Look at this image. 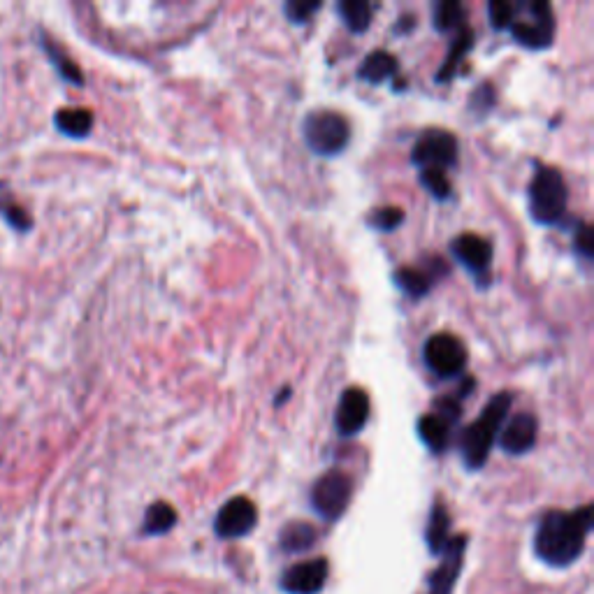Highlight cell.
Listing matches in <instances>:
<instances>
[{
	"label": "cell",
	"mask_w": 594,
	"mask_h": 594,
	"mask_svg": "<svg viewBox=\"0 0 594 594\" xmlns=\"http://www.w3.org/2000/svg\"><path fill=\"white\" fill-rule=\"evenodd\" d=\"M569 191L562 172L553 165H539L530 181V214L541 226H555L567 214Z\"/></svg>",
	"instance_id": "3"
},
{
	"label": "cell",
	"mask_w": 594,
	"mask_h": 594,
	"mask_svg": "<svg viewBox=\"0 0 594 594\" xmlns=\"http://www.w3.org/2000/svg\"><path fill=\"white\" fill-rule=\"evenodd\" d=\"M177 523V511L168 502H156L147 509L144 516V534L158 536L170 532Z\"/></svg>",
	"instance_id": "22"
},
{
	"label": "cell",
	"mask_w": 594,
	"mask_h": 594,
	"mask_svg": "<svg viewBox=\"0 0 594 594\" xmlns=\"http://www.w3.org/2000/svg\"><path fill=\"white\" fill-rule=\"evenodd\" d=\"M594 525L592 506L585 504L576 511H550L536 530V555L550 567H569L581 557L585 539Z\"/></svg>",
	"instance_id": "1"
},
{
	"label": "cell",
	"mask_w": 594,
	"mask_h": 594,
	"mask_svg": "<svg viewBox=\"0 0 594 594\" xmlns=\"http://www.w3.org/2000/svg\"><path fill=\"white\" fill-rule=\"evenodd\" d=\"M574 246L585 260H592V256H594V235H592V228L588 226V223H581V226H578L576 237H574Z\"/></svg>",
	"instance_id": "31"
},
{
	"label": "cell",
	"mask_w": 594,
	"mask_h": 594,
	"mask_svg": "<svg viewBox=\"0 0 594 594\" xmlns=\"http://www.w3.org/2000/svg\"><path fill=\"white\" fill-rule=\"evenodd\" d=\"M465 536H453L451 543H448L444 555V562L439 564V569L430 576V592L427 594H453L455 581L460 576L462 557H465Z\"/></svg>",
	"instance_id": "14"
},
{
	"label": "cell",
	"mask_w": 594,
	"mask_h": 594,
	"mask_svg": "<svg viewBox=\"0 0 594 594\" xmlns=\"http://www.w3.org/2000/svg\"><path fill=\"white\" fill-rule=\"evenodd\" d=\"M411 163L420 170L446 172L458 163V137L441 128L425 130L411 151Z\"/></svg>",
	"instance_id": "6"
},
{
	"label": "cell",
	"mask_w": 594,
	"mask_h": 594,
	"mask_svg": "<svg viewBox=\"0 0 594 594\" xmlns=\"http://www.w3.org/2000/svg\"><path fill=\"white\" fill-rule=\"evenodd\" d=\"M420 184L430 191L437 200H446L451 195V181L441 170H420Z\"/></svg>",
	"instance_id": "26"
},
{
	"label": "cell",
	"mask_w": 594,
	"mask_h": 594,
	"mask_svg": "<svg viewBox=\"0 0 594 594\" xmlns=\"http://www.w3.org/2000/svg\"><path fill=\"white\" fill-rule=\"evenodd\" d=\"M495 89H492V84H481L476 86V91L472 93V100H469V107H472L474 112L478 114H488V110L492 105H495Z\"/></svg>",
	"instance_id": "30"
},
{
	"label": "cell",
	"mask_w": 594,
	"mask_h": 594,
	"mask_svg": "<svg viewBox=\"0 0 594 594\" xmlns=\"http://www.w3.org/2000/svg\"><path fill=\"white\" fill-rule=\"evenodd\" d=\"M513 404V393H497L492 400L485 404L483 414L478 416L472 425L462 434L460 451L462 460L469 469H481L490 458L492 446L502 432L509 416V409Z\"/></svg>",
	"instance_id": "2"
},
{
	"label": "cell",
	"mask_w": 594,
	"mask_h": 594,
	"mask_svg": "<svg viewBox=\"0 0 594 594\" xmlns=\"http://www.w3.org/2000/svg\"><path fill=\"white\" fill-rule=\"evenodd\" d=\"M316 543V530L309 523H291L281 532V548L286 553H302Z\"/></svg>",
	"instance_id": "23"
},
{
	"label": "cell",
	"mask_w": 594,
	"mask_h": 594,
	"mask_svg": "<svg viewBox=\"0 0 594 594\" xmlns=\"http://www.w3.org/2000/svg\"><path fill=\"white\" fill-rule=\"evenodd\" d=\"M425 362L437 376H455L467 365V349L455 335L437 332L425 342Z\"/></svg>",
	"instance_id": "8"
},
{
	"label": "cell",
	"mask_w": 594,
	"mask_h": 594,
	"mask_svg": "<svg viewBox=\"0 0 594 594\" xmlns=\"http://www.w3.org/2000/svg\"><path fill=\"white\" fill-rule=\"evenodd\" d=\"M302 135L314 154L337 156L349 147L351 126L344 114L335 110H314L302 123Z\"/></svg>",
	"instance_id": "4"
},
{
	"label": "cell",
	"mask_w": 594,
	"mask_h": 594,
	"mask_svg": "<svg viewBox=\"0 0 594 594\" xmlns=\"http://www.w3.org/2000/svg\"><path fill=\"white\" fill-rule=\"evenodd\" d=\"M369 418V397L362 388H346L337 407V432L342 437H356Z\"/></svg>",
	"instance_id": "12"
},
{
	"label": "cell",
	"mask_w": 594,
	"mask_h": 594,
	"mask_svg": "<svg viewBox=\"0 0 594 594\" xmlns=\"http://www.w3.org/2000/svg\"><path fill=\"white\" fill-rule=\"evenodd\" d=\"M425 539H427V546L432 550V555H441L448 543H451V516H448V511L441 504H437L432 509Z\"/></svg>",
	"instance_id": "17"
},
{
	"label": "cell",
	"mask_w": 594,
	"mask_h": 594,
	"mask_svg": "<svg viewBox=\"0 0 594 594\" xmlns=\"http://www.w3.org/2000/svg\"><path fill=\"white\" fill-rule=\"evenodd\" d=\"M395 284L409 297H423L430 291V274L416 270V267H402L395 272Z\"/></svg>",
	"instance_id": "24"
},
{
	"label": "cell",
	"mask_w": 594,
	"mask_h": 594,
	"mask_svg": "<svg viewBox=\"0 0 594 594\" xmlns=\"http://www.w3.org/2000/svg\"><path fill=\"white\" fill-rule=\"evenodd\" d=\"M513 14H516V5L509 3V0H492L488 5V19L490 26L495 31H502V28H509L513 21Z\"/></svg>",
	"instance_id": "29"
},
{
	"label": "cell",
	"mask_w": 594,
	"mask_h": 594,
	"mask_svg": "<svg viewBox=\"0 0 594 594\" xmlns=\"http://www.w3.org/2000/svg\"><path fill=\"white\" fill-rule=\"evenodd\" d=\"M402 223H404V212L400 207H381L369 216V226H374L376 230H383V233L400 228Z\"/></svg>",
	"instance_id": "27"
},
{
	"label": "cell",
	"mask_w": 594,
	"mask_h": 594,
	"mask_svg": "<svg viewBox=\"0 0 594 594\" xmlns=\"http://www.w3.org/2000/svg\"><path fill=\"white\" fill-rule=\"evenodd\" d=\"M400 70V61L395 59V54L386 52V49H376V52L367 54V59L362 61L358 75L369 84H383L388 79L397 77Z\"/></svg>",
	"instance_id": "15"
},
{
	"label": "cell",
	"mask_w": 594,
	"mask_h": 594,
	"mask_svg": "<svg viewBox=\"0 0 594 594\" xmlns=\"http://www.w3.org/2000/svg\"><path fill=\"white\" fill-rule=\"evenodd\" d=\"M339 17L344 19V24L351 28L353 33H365L369 24H372L374 7L367 0H342L337 5Z\"/></svg>",
	"instance_id": "21"
},
{
	"label": "cell",
	"mask_w": 594,
	"mask_h": 594,
	"mask_svg": "<svg viewBox=\"0 0 594 594\" xmlns=\"http://www.w3.org/2000/svg\"><path fill=\"white\" fill-rule=\"evenodd\" d=\"M318 10H321V0H288L284 5L286 17L293 24H307L311 14H316Z\"/></svg>",
	"instance_id": "28"
},
{
	"label": "cell",
	"mask_w": 594,
	"mask_h": 594,
	"mask_svg": "<svg viewBox=\"0 0 594 594\" xmlns=\"http://www.w3.org/2000/svg\"><path fill=\"white\" fill-rule=\"evenodd\" d=\"M536 434H539V423H536L534 414H516L509 423H504L502 432H499V446L504 453L509 455H523L532 451L536 444Z\"/></svg>",
	"instance_id": "13"
},
{
	"label": "cell",
	"mask_w": 594,
	"mask_h": 594,
	"mask_svg": "<svg viewBox=\"0 0 594 594\" xmlns=\"http://www.w3.org/2000/svg\"><path fill=\"white\" fill-rule=\"evenodd\" d=\"M451 251L455 260L460 265H465L469 272L474 274L476 279H488L490 277V265H492V244L488 239L474 233L458 235L453 239Z\"/></svg>",
	"instance_id": "10"
},
{
	"label": "cell",
	"mask_w": 594,
	"mask_h": 594,
	"mask_svg": "<svg viewBox=\"0 0 594 594\" xmlns=\"http://www.w3.org/2000/svg\"><path fill=\"white\" fill-rule=\"evenodd\" d=\"M56 128L68 137H86L93 128V114L82 107H65L59 110L54 117Z\"/></svg>",
	"instance_id": "18"
},
{
	"label": "cell",
	"mask_w": 594,
	"mask_h": 594,
	"mask_svg": "<svg viewBox=\"0 0 594 594\" xmlns=\"http://www.w3.org/2000/svg\"><path fill=\"white\" fill-rule=\"evenodd\" d=\"M353 495V481L349 474L332 469V472L323 474L311 488V506L318 516L325 520L342 518V513L349 509Z\"/></svg>",
	"instance_id": "7"
},
{
	"label": "cell",
	"mask_w": 594,
	"mask_h": 594,
	"mask_svg": "<svg viewBox=\"0 0 594 594\" xmlns=\"http://www.w3.org/2000/svg\"><path fill=\"white\" fill-rule=\"evenodd\" d=\"M418 434L423 439V444L430 448L432 453H441L448 448V439H451V423L441 418L439 414H425L418 420Z\"/></svg>",
	"instance_id": "16"
},
{
	"label": "cell",
	"mask_w": 594,
	"mask_h": 594,
	"mask_svg": "<svg viewBox=\"0 0 594 594\" xmlns=\"http://www.w3.org/2000/svg\"><path fill=\"white\" fill-rule=\"evenodd\" d=\"M328 581V560L297 562L281 576V588L288 594H318Z\"/></svg>",
	"instance_id": "11"
},
{
	"label": "cell",
	"mask_w": 594,
	"mask_h": 594,
	"mask_svg": "<svg viewBox=\"0 0 594 594\" xmlns=\"http://www.w3.org/2000/svg\"><path fill=\"white\" fill-rule=\"evenodd\" d=\"M258 523L256 504L249 497H233L216 513L214 530L221 539H242Z\"/></svg>",
	"instance_id": "9"
},
{
	"label": "cell",
	"mask_w": 594,
	"mask_h": 594,
	"mask_svg": "<svg viewBox=\"0 0 594 594\" xmlns=\"http://www.w3.org/2000/svg\"><path fill=\"white\" fill-rule=\"evenodd\" d=\"M472 45H474V31H472V28H467V26L460 28L458 38L453 40L451 49H448V56H446L444 65H441L439 72H437V82H446V79H451L455 75V70H458L460 61L469 54Z\"/></svg>",
	"instance_id": "19"
},
{
	"label": "cell",
	"mask_w": 594,
	"mask_h": 594,
	"mask_svg": "<svg viewBox=\"0 0 594 594\" xmlns=\"http://www.w3.org/2000/svg\"><path fill=\"white\" fill-rule=\"evenodd\" d=\"M465 19L467 10L458 0H441V3L434 5V28L439 33L460 31V28H465Z\"/></svg>",
	"instance_id": "20"
},
{
	"label": "cell",
	"mask_w": 594,
	"mask_h": 594,
	"mask_svg": "<svg viewBox=\"0 0 594 594\" xmlns=\"http://www.w3.org/2000/svg\"><path fill=\"white\" fill-rule=\"evenodd\" d=\"M525 14H513L511 21V35L513 40L527 49H548L555 40V14L546 0H532L523 5Z\"/></svg>",
	"instance_id": "5"
},
{
	"label": "cell",
	"mask_w": 594,
	"mask_h": 594,
	"mask_svg": "<svg viewBox=\"0 0 594 594\" xmlns=\"http://www.w3.org/2000/svg\"><path fill=\"white\" fill-rule=\"evenodd\" d=\"M5 219L10 221L14 228H19V230H26L28 226H31V223H28V216L24 212H21V209H14V207L5 209Z\"/></svg>",
	"instance_id": "32"
},
{
	"label": "cell",
	"mask_w": 594,
	"mask_h": 594,
	"mask_svg": "<svg viewBox=\"0 0 594 594\" xmlns=\"http://www.w3.org/2000/svg\"><path fill=\"white\" fill-rule=\"evenodd\" d=\"M45 49H47V54H49V59H52V63L56 65V70L61 72V77L63 79H68L70 84H84V79H82V72H79V68L75 63H72L68 56H65L61 49H56L52 42L49 40H45Z\"/></svg>",
	"instance_id": "25"
}]
</instances>
